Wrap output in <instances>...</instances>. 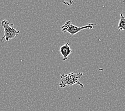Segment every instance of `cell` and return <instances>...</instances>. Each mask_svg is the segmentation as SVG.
Returning <instances> with one entry per match:
<instances>
[{"mask_svg":"<svg viewBox=\"0 0 125 111\" xmlns=\"http://www.w3.org/2000/svg\"><path fill=\"white\" fill-rule=\"evenodd\" d=\"M96 25L94 24H88V25L83 27H78L72 24L70 20H68L63 26H62L61 29L62 31L64 33L68 32L71 35H74L82 30L85 29H92Z\"/></svg>","mask_w":125,"mask_h":111,"instance_id":"3","label":"cell"},{"mask_svg":"<svg viewBox=\"0 0 125 111\" xmlns=\"http://www.w3.org/2000/svg\"><path fill=\"white\" fill-rule=\"evenodd\" d=\"M1 25L4 31V34L0 38V43H2L5 40L9 41L11 39H13L19 34L20 31L17 30L14 25L11 24L7 20H3L1 22Z\"/></svg>","mask_w":125,"mask_h":111,"instance_id":"2","label":"cell"},{"mask_svg":"<svg viewBox=\"0 0 125 111\" xmlns=\"http://www.w3.org/2000/svg\"><path fill=\"white\" fill-rule=\"evenodd\" d=\"M73 51L70 47L69 43L67 42L62 46L60 48V53L63 57V61H65L68 59V57L71 53H72Z\"/></svg>","mask_w":125,"mask_h":111,"instance_id":"4","label":"cell"},{"mask_svg":"<svg viewBox=\"0 0 125 111\" xmlns=\"http://www.w3.org/2000/svg\"><path fill=\"white\" fill-rule=\"evenodd\" d=\"M118 29L119 31H125V17L124 16L123 13H120V18L118 23Z\"/></svg>","mask_w":125,"mask_h":111,"instance_id":"5","label":"cell"},{"mask_svg":"<svg viewBox=\"0 0 125 111\" xmlns=\"http://www.w3.org/2000/svg\"><path fill=\"white\" fill-rule=\"evenodd\" d=\"M82 73L70 72L68 74L63 73L61 75L59 86L61 88L72 86L74 85L79 86L81 88H84V85L79 81L80 78L83 76Z\"/></svg>","mask_w":125,"mask_h":111,"instance_id":"1","label":"cell"}]
</instances>
